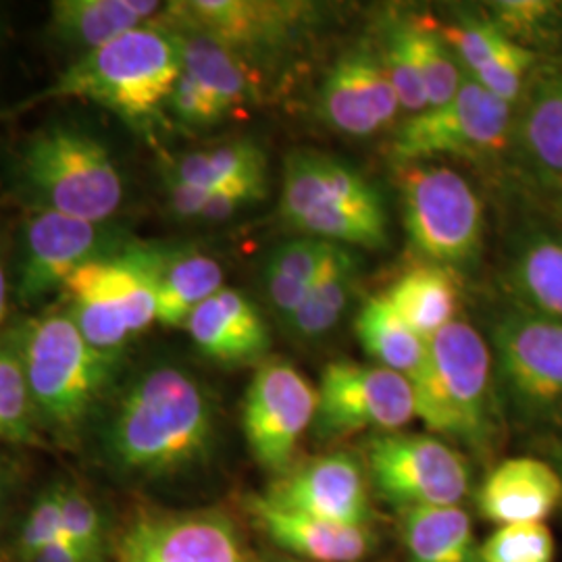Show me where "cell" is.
<instances>
[{"mask_svg": "<svg viewBox=\"0 0 562 562\" xmlns=\"http://www.w3.org/2000/svg\"><path fill=\"white\" fill-rule=\"evenodd\" d=\"M88 431L111 475L157 482L213 457L220 417L213 392L194 371L159 359L115 380Z\"/></svg>", "mask_w": 562, "mask_h": 562, "instance_id": "cell-1", "label": "cell"}, {"mask_svg": "<svg viewBox=\"0 0 562 562\" xmlns=\"http://www.w3.org/2000/svg\"><path fill=\"white\" fill-rule=\"evenodd\" d=\"M180 76L178 34L153 21L78 57L50 86L13 104L7 115L78 99L99 104L136 134L155 138Z\"/></svg>", "mask_w": 562, "mask_h": 562, "instance_id": "cell-2", "label": "cell"}, {"mask_svg": "<svg viewBox=\"0 0 562 562\" xmlns=\"http://www.w3.org/2000/svg\"><path fill=\"white\" fill-rule=\"evenodd\" d=\"M7 181L30 213L86 222H115L127 199V180L109 142L78 121H50L23 138L7 162Z\"/></svg>", "mask_w": 562, "mask_h": 562, "instance_id": "cell-3", "label": "cell"}, {"mask_svg": "<svg viewBox=\"0 0 562 562\" xmlns=\"http://www.w3.org/2000/svg\"><path fill=\"white\" fill-rule=\"evenodd\" d=\"M46 440L76 446L120 378L121 362L99 355L65 308H46L9 327Z\"/></svg>", "mask_w": 562, "mask_h": 562, "instance_id": "cell-4", "label": "cell"}, {"mask_svg": "<svg viewBox=\"0 0 562 562\" xmlns=\"http://www.w3.org/2000/svg\"><path fill=\"white\" fill-rule=\"evenodd\" d=\"M415 411L429 434L490 457L503 438L504 411L492 348L471 323L446 325L427 341V359L413 380Z\"/></svg>", "mask_w": 562, "mask_h": 562, "instance_id": "cell-5", "label": "cell"}, {"mask_svg": "<svg viewBox=\"0 0 562 562\" xmlns=\"http://www.w3.org/2000/svg\"><path fill=\"white\" fill-rule=\"evenodd\" d=\"M165 250L159 241L132 240L106 259L86 262L65 281L63 308L102 357L123 362L130 341L157 322Z\"/></svg>", "mask_w": 562, "mask_h": 562, "instance_id": "cell-6", "label": "cell"}, {"mask_svg": "<svg viewBox=\"0 0 562 562\" xmlns=\"http://www.w3.org/2000/svg\"><path fill=\"white\" fill-rule=\"evenodd\" d=\"M280 215L304 238L369 250L387 244L382 192L348 162L317 150L288 155Z\"/></svg>", "mask_w": 562, "mask_h": 562, "instance_id": "cell-7", "label": "cell"}, {"mask_svg": "<svg viewBox=\"0 0 562 562\" xmlns=\"http://www.w3.org/2000/svg\"><path fill=\"white\" fill-rule=\"evenodd\" d=\"M322 13L319 4L301 0H183L167 2L157 23L220 42L259 78L311 36Z\"/></svg>", "mask_w": 562, "mask_h": 562, "instance_id": "cell-8", "label": "cell"}, {"mask_svg": "<svg viewBox=\"0 0 562 562\" xmlns=\"http://www.w3.org/2000/svg\"><path fill=\"white\" fill-rule=\"evenodd\" d=\"M504 415L527 429L562 425V323L510 308L492 325Z\"/></svg>", "mask_w": 562, "mask_h": 562, "instance_id": "cell-9", "label": "cell"}, {"mask_svg": "<svg viewBox=\"0 0 562 562\" xmlns=\"http://www.w3.org/2000/svg\"><path fill=\"white\" fill-rule=\"evenodd\" d=\"M402 220L408 244L423 262L469 267L483 246V202L459 171L446 165L401 167Z\"/></svg>", "mask_w": 562, "mask_h": 562, "instance_id": "cell-10", "label": "cell"}, {"mask_svg": "<svg viewBox=\"0 0 562 562\" xmlns=\"http://www.w3.org/2000/svg\"><path fill=\"white\" fill-rule=\"evenodd\" d=\"M515 106L464 76L457 97L402 123L387 146L398 169L436 157L490 159L510 150Z\"/></svg>", "mask_w": 562, "mask_h": 562, "instance_id": "cell-11", "label": "cell"}, {"mask_svg": "<svg viewBox=\"0 0 562 562\" xmlns=\"http://www.w3.org/2000/svg\"><path fill=\"white\" fill-rule=\"evenodd\" d=\"M132 240L117 222H86L50 211L30 213L15 241V308L50 301L86 262L106 259Z\"/></svg>", "mask_w": 562, "mask_h": 562, "instance_id": "cell-12", "label": "cell"}, {"mask_svg": "<svg viewBox=\"0 0 562 562\" xmlns=\"http://www.w3.org/2000/svg\"><path fill=\"white\" fill-rule=\"evenodd\" d=\"M364 467L380 498L401 513L423 506H461L473 482L467 457L434 434H373Z\"/></svg>", "mask_w": 562, "mask_h": 562, "instance_id": "cell-13", "label": "cell"}, {"mask_svg": "<svg viewBox=\"0 0 562 562\" xmlns=\"http://www.w3.org/2000/svg\"><path fill=\"white\" fill-rule=\"evenodd\" d=\"M417 417L413 385L380 364L329 362L317 387L313 434L323 442L341 440L367 429L402 431Z\"/></svg>", "mask_w": 562, "mask_h": 562, "instance_id": "cell-14", "label": "cell"}, {"mask_svg": "<svg viewBox=\"0 0 562 562\" xmlns=\"http://www.w3.org/2000/svg\"><path fill=\"white\" fill-rule=\"evenodd\" d=\"M315 413L317 387L292 362L262 361L241 406V429L255 461L278 477L292 469Z\"/></svg>", "mask_w": 562, "mask_h": 562, "instance_id": "cell-15", "label": "cell"}, {"mask_svg": "<svg viewBox=\"0 0 562 562\" xmlns=\"http://www.w3.org/2000/svg\"><path fill=\"white\" fill-rule=\"evenodd\" d=\"M115 562H257L220 510L144 513L125 525Z\"/></svg>", "mask_w": 562, "mask_h": 562, "instance_id": "cell-16", "label": "cell"}, {"mask_svg": "<svg viewBox=\"0 0 562 562\" xmlns=\"http://www.w3.org/2000/svg\"><path fill=\"white\" fill-rule=\"evenodd\" d=\"M401 111L375 41L348 46L323 76L319 115L344 136H378L396 121Z\"/></svg>", "mask_w": 562, "mask_h": 562, "instance_id": "cell-17", "label": "cell"}, {"mask_svg": "<svg viewBox=\"0 0 562 562\" xmlns=\"http://www.w3.org/2000/svg\"><path fill=\"white\" fill-rule=\"evenodd\" d=\"M371 482L367 467L350 452H329L294 464L265 498L325 521L371 525Z\"/></svg>", "mask_w": 562, "mask_h": 562, "instance_id": "cell-18", "label": "cell"}, {"mask_svg": "<svg viewBox=\"0 0 562 562\" xmlns=\"http://www.w3.org/2000/svg\"><path fill=\"white\" fill-rule=\"evenodd\" d=\"M510 150L522 171L552 194L562 192V57L542 59L515 109Z\"/></svg>", "mask_w": 562, "mask_h": 562, "instance_id": "cell-19", "label": "cell"}, {"mask_svg": "<svg viewBox=\"0 0 562 562\" xmlns=\"http://www.w3.org/2000/svg\"><path fill=\"white\" fill-rule=\"evenodd\" d=\"M443 41L450 44L467 78L477 81L501 101L517 106L533 69L542 57L527 50L487 20V15L467 13L459 20L436 21Z\"/></svg>", "mask_w": 562, "mask_h": 562, "instance_id": "cell-20", "label": "cell"}, {"mask_svg": "<svg viewBox=\"0 0 562 562\" xmlns=\"http://www.w3.org/2000/svg\"><path fill=\"white\" fill-rule=\"evenodd\" d=\"M248 510L262 531L304 562H362L375 548L371 525H344L288 510L265 496H250Z\"/></svg>", "mask_w": 562, "mask_h": 562, "instance_id": "cell-21", "label": "cell"}, {"mask_svg": "<svg viewBox=\"0 0 562 562\" xmlns=\"http://www.w3.org/2000/svg\"><path fill=\"white\" fill-rule=\"evenodd\" d=\"M183 329L206 359L227 367L261 361L271 346L261 308L236 288H222L199 304Z\"/></svg>", "mask_w": 562, "mask_h": 562, "instance_id": "cell-22", "label": "cell"}, {"mask_svg": "<svg viewBox=\"0 0 562 562\" xmlns=\"http://www.w3.org/2000/svg\"><path fill=\"white\" fill-rule=\"evenodd\" d=\"M562 506V482L552 462L513 457L498 462L477 490L485 521L503 525L546 522Z\"/></svg>", "mask_w": 562, "mask_h": 562, "instance_id": "cell-23", "label": "cell"}, {"mask_svg": "<svg viewBox=\"0 0 562 562\" xmlns=\"http://www.w3.org/2000/svg\"><path fill=\"white\" fill-rule=\"evenodd\" d=\"M504 288L515 308L562 323V236L529 225L510 241Z\"/></svg>", "mask_w": 562, "mask_h": 562, "instance_id": "cell-24", "label": "cell"}, {"mask_svg": "<svg viewBox=\"0 0 562 562\" xmlns=\"http://www.w3.org/2000/svg\"><path fill=\"white\" fill-rule=\"evenodd\" d=\"M157 0H55L48 36L80 57L161 18Z\"/></svg>", "mask_w": 562, "mask_h": 562, "instance_id": "cell-25", "label": "cell"}, {"mask_svg": "<svg viewBox=\"0 0 562 562\" xmlns=\"http://www.w3.org/2000/svg\"><path fill=\"white\" fill-rule=\"evenodd\" d=\"M169 30H173L180 41L181 74L192 78L220 102L227 117L259 99V78L220 42L186 27Z\"/></svg>", "mask_w": 562, "mask_h": 562, "instance_id": "cell-26", "label": "cell"}, {"mask_svg": "<svg viewBox=\"0 0 562 562\" xmlns=\"http://www.w3.org/2000/svg\"><path fill=\"white\" fill-rule=\"evenodd\" d=\"M383 296L402 322L429 341L446 325L457 322L461 288L452 269L419 262L402 273Z\"/></svg>", "mask_w": 562, "mask_h": 562, "instance_id": "cell-27", "label": "cell"}, {"mask_svg": "<svg viewBox=\"0 0 562 562\" xmlns=\"http://www.w3.org/2000/svg\"><path fill=\"white\" fill-rule=\"evenodd\" d=\"M406 562H480L471 515L461 506H423L401 513Z\"/></svg>", "mask_w": 562, "mask_h": 562, "instance_id": "cell-28", "label": "cell"}, {"mask_svg": "<svg viewBox=\"0 0 562 562\" xmlns=\"http://www.w3.org/2000/svg\"><path fill=\"white\" fill-rule=\"evenodd\" d=\"M361 276V261L352 248L331 244L319 276L313 281L296 315L285 323L288 331L299 340H319L338 323L355 296Z\"/></svg>", "mask_w": 562, "mask_h": 562, "instance_id": "cell-29", "label": "cell"}, {"mask_svg": "<svg viewBox=\"0 0 562 562\" xmlns=\"http://www.w3.org/2000/svg\"><path fill=\"white\" fill-rule=\"evenodd\" d=\"M222 288L223 267L215 257L167 246L159 276L157 322L162 327H183L192 311Z\"/></svg>", "mask_w": 562, "mask_h": 562, "instance_id": "cell-30", "label": "cell"}, {"mask_svg": "<svg viewBox=\"0 0 562 562\" xmlns=\"http://www.w3.org/2000/svg\"><path fill=\"white\" fill-rule=\"evenodd\" d=\"M355 331L362 350L375 364L398 373L411 383L422 373L427 359V340L402 322L383 294L362 304Z\"/></svg>", "mask_w": 562, "mask_h": 562, "instance_id": "cell-31", "label": "cell"}, {"mask_svg": "<svg viewBox=\"0 0 562 562\" xmlns=\"http://www.w3.org/2000/svg\"><path fill=\"white\" fill-rule=\"evenodd\" d=\"M331 241L296 238L269 250L262 261L261 281L271 311L283 325L301 308L322 271Z\"/></svg>", "mask_w": 562, "mask_h": 562, "instance_id": "cell-32", "label": "cell"}, {"mask_svg": "<svg viewBox=\"0 0 562 562\" xmlns=\"http://www.w3.org/2000/svg\"><path fill=\"white\" fill-rule=\"evenodd\" d=\"M261 171H267L261 146L252 140H232L181 155L162 171V180L213 192L229 181Z\"/></svg>", "mask_w": 562, "mask_h": 562, "instance_id": "cell-33", "label": "cell"}, {"mask_svg": "<svg viewBox=\"0 0 562 562\" xmlns=\"http://www.w3.org/2000/svg\"><path fill=\"white\" fill-rule=\"evenodd\" d=\"M402 30L427 97V109H438L452 101L464 80L461 63L450 44L443 41L436 20L422 15H401Z\"/></svg>", "mask_w": 562, "mask_h": 562, "instance_id": "cell-34", "label": "cell"}, {"mask_svg": "<svg viewBox=\"0 0 562 562\" xmlns=\"http://www.w3.org/2000/svg\"><path fill=\"white\" fill-rule=\"evenodd\" d=\"M0 442L34 448L46 446L20 348L9 329L0 336Z\"/></svg>", "mask_w": 562, "mask_h": 562, "instance_id": "cell-35", "label": "cell"}, {"mask_svg": "<svg viewBox=\"0 0 562 562\" xmlns=\"http://www.w3.org/2000/svg\"><path fill=\"white\" fill-rule=\"evenodd\" d=\"M485 15L506 38L533 53L562 38V2L496 0L485 4Z\"/></svg>", "mask_w": 562, "mask_h": 562, "instance_id": "cell-36", "label": "cell"}, {"mask_svg": "<svg viewBox=\"0 0 562 562\" xmlns=\"http://www.w3.org/2000/svg\"><path fill=\"white\" fill-rule=\"evenodd\" d=\"M557 542L546 522L496 527L480 543V562H554Z\"/></svg>", "mask_w": 562, "mask_h": 562, "instance_id": "cell-37", "label": "cell"}, {"mask_svg": "<svg viewBox=\"0 0 562 562\" xmlns=\"http://www.w3.org/2000/svg\"><path fill=\"white\" fill-rule=\"evenodd\" d=\"M63 536L90 562L106 561V527L99 506L76 483H57Z\"/></svg>", "mask_w": 562, "mask_h": 562, "instance_id": "cell-38", "label": "cell"}, {"mask_svg": "<svg viewBox=\"0 0 562 562\" xmlns=\"http://www.w3.org/2000/svg\"><path fill=\"white\" fill-rule=\"evenodd\" d=\"M63 536V513H60L59 487L50 485L44 490L36 503L27 510L21 522L18 552L21 561H30L42 548L59 540Z\"/></svg>", "mask_w": 562, "mask_h": 562, "instance_id": "cell-39", "label": "cell"}, {"mask_svg": "<svg viewBox=\"0 0 562 562\" xmlns=\"http://www.w3.org/2000/svg\"><path fill=\"white\" fill-rule=\"evenodd\" d=\"M267 171L250 173L209 192L196 222L222 223L267 196Z\"/></svg>", "mask_w": 562, "mask_h": 562, "instance_id": "cell-40", "label": "cell"}, {"mask_svg": "<svg viewBox=\"0 0 562 562\" xmlns=\"http://www.w3.org/2000/svg\"><path fill=\"white\" fill-rule=\"evenodd\" d=\"M167 111L176 123L188 130H206L227 120L222 104L186 74H181L180 80L176 81V88L167 102Z\"/></svg>", "mask_w": 562, "mask_h": 562, "instance_id": "cell-41", "label": "cell"}, {"mask_svg": "<svg viewBox=\"0 0 562 562\" xmlns=\"http://www.w3.org/2000/svg\"><path fill=\"white\" fill-rule=\"evenodd\" d=\"M13 267H15V240L9 236L7 227L0 222V336L13 323L11 322V313L15 308Z\"/></svg>", "mask_w": 562, "mask_h": 562, "instance_id": "cell-42", "label": "cell"}, {"mask_svg": "<svg viewBox=\"0 0 562 562\" xmlns=\"http://www.w3.org/2000/svg\"><path fill=\"white\" fill-rule=\"evenodd\" d=\"M20 475L18 459L11 452L0 450V515L7 508L11 496H13L15 485L20 482Z\"/></svg>", "mask_w": 562, "mask_h": 562, "instance_id": "cell-43", "label": "cell"}, {"mask_svg": "<svg viewBox=\"0 0 562 562\" xmlns=\"http://www.w3.org/2000/svg\"><path fill=\"white\" fill-rule=\"evenodd\" d=\"M25 562H90L80 550L69 542L65 536H60L59 540L48 543L46 548H42L38 554H34L30 561Z\"/></svg>", "mask_w": 562, "mask_h": 562, "instance_id": "cell-44", "label": "cell"}, {"mask_svg": "<svg viewBox=\"0 0 562 562\" xmlns=\"http://www.w3.org/2000/svg\"><path fill=\"white\" fill-rule=\"evenodd\" d=\"M7 38H9V20H7V13L0 4V57H2V50L7 46Z\"/></svg>", "mask_w": 562, "mask_h": 562, "instance_id": "cell-45", "label": "cell"}, {"mask_svg": "<svg viewBox=\"0 0 562 562\" xmlns=\"http://www.w3.org/2000/svg\"><path fill=\"white\" fill-rule=\"evenodd\" d=\"M554 220H557V229L561 232L562 236V192L554 194Z\"/></svg>", "mask_w": 562, "mask_h": 562, "instance_id": "cell-46", "label": "cell"}, {"mask_svg": "<svg viewBox=\"0 0 562 562\" xmlns=\"http://www.w3.org/2000/svg\"><path fill=\"white\" fill-rule=\"evenodd\" d=\"M554 469L559 471V475H561V482H562V443L557 448V452H554Z\"/></svg>", "mask_w": 562, "mask_h": 562, "instance_id": "cell-47", "label": "cell"}, {"mask_svg": "<svg viewBox=\"0 0 562 562\" xmlns=\"http://www.w3.org/2000/svg\"><path fill=\"white\" fill-rule=\"evenodd\" d=\"M288 562H304V561H296V559H294V561H288Z\"/></svg>", "mask_w": 562, "mask_h": 562, "instance_id": "cell-48", "label": "cell"}]
</instances>
